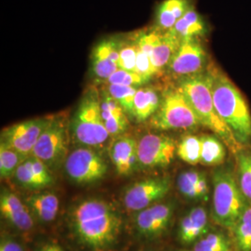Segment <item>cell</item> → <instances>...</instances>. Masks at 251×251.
<instances>
[{"mask_svg": "<svg viewBox=\"0 0 251 251\" xmlns=\"http://www.w3.org/2000/svg\"><path fill=\"white\" fill-rule=\"evenodd\" d=\"M52 117H36L9 126L1 131L0 144L27 157L32 155L39 137L50 123Z\"/></svg>", "mask_w": 251, "mask_h": 251, "instance_id": "9c48e42d", "label": "cell"}, {"mask_svg": "<svg viewBox=\"0 0 251 251\" xmlns=\"http://www.w3.org/2000/svg\"><path fill=\"white\" fill-rule=\"evenodd\" d=\"M176 151L177 144L170 136L146 133L138 141L139 166L143 169L167 167L173 160Z\"/></svg>", "mask_w": 251, "mask_h": 251, "instance_id": "30bf717a", "label": "cell"}, {"mask_svg": "<svg viewBox=\"0 0 251 251\" xmlns=\"http://www.w3.org/2000/svg\"><path fill=\"white\" fill-rule=\"evenodd\" d=\"M181 40L171 32H162L158 41L152 49L151 62L156 75L163 71L171 63L172 57L177 51Z\"/></svg>", "mask_w": 251, "mask_h": 251, "instance_id": "cb8c5ba5", "label": "cell"}, {"mask_svg": "<svg viewBox=\"0 0 251 251\" xmlns=\"http://www.w3.org/2000/svg\"><path fill=\"white\" fill-rule=\"evenodd\" d=\"M212 183L211 218L217 225L233 231L249 202L229 168L217 169L212 175Z\"/></svg>", "mask_w": 251, "mask_h": 251, "instance_id": "5b68a950", "label": "cell"}, {"mask_svg": "<svg viewBox=\"0 0 251 251\" xmlns=\"http://www.w3.org/2000/svg\"><path fill=\"white\" fill-rule=\"evenodd\" d=\"M25 202L34 218L40 223H51L59 213L60 201L52 193L34 194L27 197Z\"/></svg>", "mask_w": 251, "mask_h": 251, "instance_id": "44dd1931", "label": "cell"}, {"mask_svg": "<svg viewBox=\"0 0 251 251\" xmlns=\"http://www.w3.org/2000/svg\"><path fill=\"white\" fill-rule=\"evenodd\" d=\"M169 32L180 40L199 37L206 34V22L196 8L193 7L179 19Z\"/></svg>", "mask_w": 251, "mask_h": 251, "instance_id": "d4e9b609", "label": "cell"}, {"mask_svg": "<svg viewBox=\"0 0 251 251\" xmlns=\"http://www.w3.org/2000/svg\"><path fill=\"white\" fill-rule=\"evenodd\" d=\"M238 184L243 195L251 203V153L241 152L237 154Z\"/></svg>", "mask_w": 251, "mask_h": 251, "instance_id": "d6a6232c", "label": "cell"}, {"mask_svg": "<svg viewBox=\"0 0 251 251\" xmlns=\"http://www.w3.org/2000/svg\"><path fill=\"white\" fill-rule=\"evenodd\" d=\"M0 251H25L22 245L7 233L1 234Z\"/></svg>", "mask_w": 251, "mask_h": 251, "instance_id": "e575fe53", "label": "cell"}, {"mask_svg": "<svg viewBox=\"0 0 251 251\" xmlns=\"http://www.w3.org/2000/svg\"><path fill=\"white\" fill-rule=\"evenodd\" d=\"M64 170L73 182L88 185L105 177L108 165L99 151L79 146L68 154L64 162Z\"/></svg>", "mask_w": 251, "mask_h": 251, "instance_id": "ba28073f", "label": "cell"}, {"mask_svg": "<svg viewBox=\"0 0 251 251\" xmlns=\"http://www.w3.org/2000/svg\"><path fill=\"white\" fill-rule=\"evenodd\" d=\"M206 74L218 115L240 144H251V112L241 92L220 69L211 66Z\"/></svg>", "mask_w": 251, "mask_h": 251, "instance_id": "7a4b0ae2", "label": "cell"}, {"mask_svg": "<svg viewBox=\"0 0 251 251\" xmlns=\"http://www.w3.org/2000/svg\"><path fill=\"white\" fill-rule=\"evenodd\" d=\"M137 45L133 33L126 38H120L119 43V68L136 72Z\"/></svg>", "mask_w": 251, "mask_h": 251, "instance_id": "1f68e13d", "label": "cell"}, {"mask_svg": "<svg viewBox=\"0 0 251 251\" xmlns=\"http://www.w3.org/2000/svg\"><path fill=\"white\" fill-rule=\"evenodd\" d=\"M109 156L121 176H128L140 168L138 157V140L123 134L113 139L109 146Z\"/></svg>", "mask_w": 251, "mask_h": 251, "instance_id": "9a60e30c", "label": "cell"}, {"mask_svg": "<svg viewBox=\"0 0 251 251\" xmlns=\"http://www.w3.org/2000/svg\"><path fill=\"white\" fill-rule=\"evenodd\" d=\"M208 231V216L202 206L192 208L188 214L179 221L178 238L184 246L198 241Z\"/></svg>", "mask_w": 251, "mask_h": 251, "instance_id": "d6986e66", "label": "cell"}, {"mask_svg": "<svg viewBox=\"0 0 251 251\" xmlns=\"http://www.w3.org/2000/svg\"><path fill=\"white\" fill-rule=\"evenodd\" d=\"M171 189L170 178L155 177L139 180L126 190L123 203L126 210L139 212L163 199Z\"/></svg>", "mask_w": 251, "mask_h": 251, "instance_id": "8fae6325", "label": "cell"}, {"mask_svg": "<svg viewBox=\"0 0 251 251\" xmlns=\"http://www.w3.org/2000/svg\"><path fill=\"white\" fill-rule=\"evenodd\" d=\"M177 88L187 100L201 126L212 130L234 154L242 151V144L216 111L206 73L180 78Z\"/></svg>", "mask_w": 251, "mask_h": 251, "instance_id": "3957f363", "label": "cell"}, {"mask_svg": "<svg viewBox=\"0 0 251 251\" xmlns=\"http://www.w3.org/2000/svg\"><path fill=\"white\" fill-rule=\"evenodd\" d=\"M179 193L190 200H206L209 186L206 174L201 171H190L181 172L177 179Z\"/></svg>", "mask_w": 251, "mask_h": 251, "instance_id": "603a6c76", "label": "cell"}, {"mask_svg": "<svg viewBox=\"0 0 251 251\" xmlns=\"http://www.w3.org/2000/svg\"><path fill=\"white\" fill-rule=\"evenodd\" d=\"M100 110L103 123L112 139L126 134L129 126L128 116L123 107L104 88L100 91Z\"/></svg>", "mask_w": 251, "mask_h": 251, "instance_id": "ac0fdd59", "label": "cell"}, {"mask_svg": "<svg viewBox=\"0 0 251 251\" xmlns=\"http://www.w3.org/2000/svg\"><path fill=\"white\" fill-rule=\"evenodd\" d=\"M0 212L2 217L20 232L28 233L34 227V216L25 202L9 189L1 190Z\"/></svg>", "mask_w": 251, "mask_h": 251, "instance_id": "2e32d148", "label": "cell"}, {"mask_svg": "<svg viewBox=\"0 0 251 251\" xmlns=\"http://www.w3.org/2000/svg\"><path fill=\"white\" fill-rule=\"evenodd\" d=\"M119 43L117 36L100 41L90 55V73L98 84H105L108 78L119 69Z\"/></svg>", "mask_w": 251, "mask_h": 251, "instance_id": "4fadbf2b", "label": "cell"}, {"mask_svg": "<svg viewBox=\"0 0 251 251\" xmlns=\"http://www.w3.org/2000/svg\"><path fill=\"white\" fill-rule=\"evenodd\" d=\"M27 156L0 144V175L2 179L13 178L19 166Z\"/></svg>", "mask_w": 251, "mask_h": 251, "instance_id": "83f0119b", "label": "cell"}, {"mask_svg": "<svg viewBox=\"0 0 251 251\" xmlns=\"http://www.w3.org/2000/svg\"><path fill=\"white\" fill-rule=\"evenodd\" d=\"M13 179L20 186L29 190L48 188L54 183L51 171L34 155L26 157L19 166Z\"/></svg>", "mask_w": 251, "mask_h": 251, "instance_id": "e0dca14e", "label": "cell"}, {"mask_svg": "<svg viewBox=\"0 0 251 251\" xmlns=\"http://www.w3.org/2000/svg\"><path fill=\"white\" fill-rule=\"evenodd\" d=\"M73 232L78 241L93 251L114 246L121 233L123 219L117 208L105 200L86 199L70 213Z\"/></svg>", "mask_w": 251, "mask_h": 251, "instance_id": "6da1fadb", "label": "cell"}, {"mask_svg": "<svg viewBox=\"0 0 251 251\" xmlns=\"http://www.w3.org/2000/svg\"><path fill=\"white\" fill-rule=\"evenodd\" d=\"M149 125L157 130H178L195 128L201 124L182 92L176 88L162 93L160 106L149 119Z\"/></svg>", "mask_w": 251, "mask_h": 251, "instance_id": "8992f818", "label": "cell"}, {"mask_svg": "<svg viewBox=\"0 0 251 251\" xmlns=\"http://www.w3.org/2000/svg\"><path fill=\"white\" fill-rule=\"evenodd\" d=\"M148 81L138 73L126 71L124 69H117L105 82V84L122 85V86H132L141 88L144 86ZM104 85V84H103Z\"/></svg>", "mask_w": 251, "mask_h": 251, "instance_id": "836d02e7", "label": "cell"}, {"mask_svg": "<svg viewBox=\"0 0 251 251\" xmlns=\"http://www.w3.org/2000/svg\"><path fill=\"white\" fill-rule=\"evenodd\" d=\"M193 7V0H163L155 9V28L161 32L171 30Z\"/></svg>", "mask_w": 251, "mask_h": 251, "instance_id": "ffe728a7", "label": "cell"}, {"mask_svg": "<svg viewBox=\"0 0 251 251\" xmlns=\"http://www.w3.org/2000/svg\"><path fill=\"white\" fill-rule=\"evenodd\" d=\"M70 128L66 117L57 116L39 137L32 155L44 162L49 169L57 170L68 156Z\"/></svg>", "mask_w": 251, "mask_h": 251, "instance_id": "52a82bcc", "label": "cell"}, {"mask_svg": "<svg viewBox=\"0 0 251 251\" xmlns=\"http://www.w3.org/2000/svg\"><path fill=\"white\" fill-rule=\"evenodd\" d=\"M193 251H233L232 244L225 233H209L195 243Z\"/></svg>", "mask_w": 251, "mask_h": 251, "instance_id": "4dcf8cb0", "label": "cell"}, {"mask_svg": "<svg viewBox=\"0 0 251 251\" xmlns=\"http://www.w3.org/2000/svg\"><path fill=\"white\" fill-rule=\"evenodd\" d=\"M174 206L171 203H155L135 216L137 231L147 238H156L165 233L171 224Z\"/></svg>", "mask_w": 251, "mask_h": 251, "instance_id": "5bb4252c", "label": "cell"}, {"mask_svg": "<svg viewBox=\"0 0 251 251\" xmlns=\"http://www.w3.org/2000/svg\"><path fill=\"white\" fill-rule=\"evenodd\" d=\"M103 86L108 93L123 107L127 116L132 118L135 95L139 88L114 84H104Z\"/></svg>", "mask_w": 251, "mask_h": 251, "instance_id": "f546056e", "label": "cell"}, {"mask_svg": "<svg viewBox=\"0 0 251 251\" xmlns=\"http://www.w3.org/2000/svg\"><path fill=\"white\" fill-rule=\"evenodd\" d=\"M69 128L75 144L97 151L103 149L112 139L103 123L100 90L95 86L83 94L69 122Z\"/></svg>", "mask_w": 251, "mask_h": 251, "instance_id": "277c9868", "label": "cell"}, {"mask_svg": "<svg viewBox=\"0 0 251 251\" xmlns=\"http://www.w3.org/2000/svg\"><path fill=\"white\" fill-rule=\"evenodd\" d=\"M205 64V50L198 37H193L181 40L168 67L173 76L183 78L200 74Z\"/></svg>", "mask_w": 251, "mask_h": 251, "instance_id": "7c38bea8", "label": "cell"}, {"mask_svg": "<svg viewBox=\"0 0 251 251\" xmlns=\"http://www.w3.org/2000/svg\"><path fill=\"white\" fill-rule=\"evenodd\" d=\"M239 251H251V203H248L233 231Z\"/></svg>", "mask_w": 251, "mask_h": 251, "instance_id": "f1b7e54d", "label": "cell"}, {"mask_svg": "<svg viewBox=\"0 0 251 251\" xmlns=\"http://www.w3.org/2000/svg\"><path fill=\"white\" fill-rule=\"evenodd\" d=\"M200 164L204 166H219L226 157L225 145L219 138L213 135H202Z\"/></svg>", "mask_w": 251, "mask_h": 251, "instance_id": "484cf974", "label": "cell"}, {"mask_svg": "<svg viewBox=\"0 0 251 251\" xmlns=\"http://www.w3.org/2000/svg\"><path fill=\"white\" fill-rule=\"evenodd\" d=\"M38 251H65L63 250V248L57 244V243L54 242H48L44 244Z\"/></svg>", "mask_w": 251, "mask_h": 251, "instance_id": "d590c367", "label": "cell"}, {"mask_svg": "<svg viewBox=\"0 0 251 251\" xmlns=\"http://www.w3.org/2000/svg\"><path fill=\"white\" fill-rule=\"evenodd\" d=\"M162 93L151 87L139 88L134 98L132 119L138 123L149 121L161 103Z\"/></svg>", "mask_w": 251, "mask_h": 251, "instance_id": "7402d4cb", "label": "cell"}, {"mask_svg": "<svg viewBox=\"0 0 251 251\" xmlns=\"http://www.w3.org/2000/svg\"><path fill=\"white\" fill-rule=\"evenodd\" d=\"M176 153L189 165H198L201 157V137L191 134L184 136L177 144Z\"/></svg>", "mask_w": 251, "mask_h": 251, "instance_id": "4316f807", "label": "cell"}]
</instances>
